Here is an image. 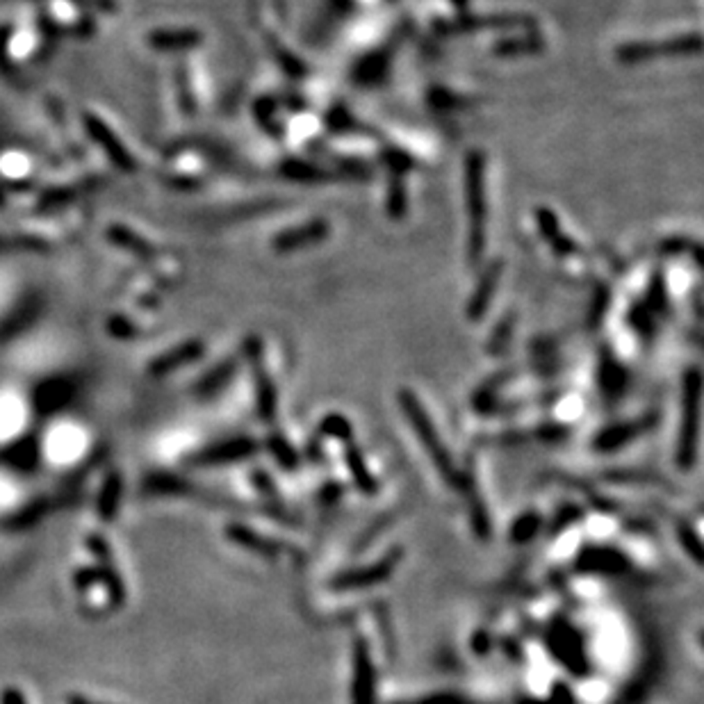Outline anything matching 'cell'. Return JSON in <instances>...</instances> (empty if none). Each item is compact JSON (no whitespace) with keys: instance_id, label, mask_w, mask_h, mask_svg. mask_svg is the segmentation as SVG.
Listing matches in <instances>:
<instances>
[{"instance_id":"obj_1","label":"cell","mask_w":704,"mask_h":704,"mask_svg":"<svg viewBox=\"0 0 704 704\" xmlns=\"http://www.w3.org/2000/svg\"><path fill=\"white\" fill-rule=\"evenodd\" d=\"M467 208L472 214V260L481 256V248L486 244V187H483V162L476 153L467 158Z\"/></svg>"},{"instance_id":"obj_2","label":"cell","mask_w":704,"mask_h":704,"mask_svg":"<svg viewBox=\"0 0 704 704\" xmlns=\"http://www.w3.org/2000/svg\"><path fill=\"white\" fill-rule=\"evenodd\" d=\"M699 50V37L698 34H689V37H680L672 41H634V44H625L618 50V59L620 62H645V59L668 58V55H690Z\"/></svg>"},{"instance_id":"obj_3","label":"cell","mask_w":704,"mask_h":704,"mask_svg":"<svg viewBox=\"0 0 704 704\" xmlns=\"http://www.w3.org/2000/svg\"><path fill=\"white\" fill-rule=\"evenodd\" d=\"M85 123H87V131H89V135L94 137V141H98V146H101V149H105V153L110 156V160H113L114 165L122 167V169H126V171L135 169V162H132L131 153H128L126 149L119 144V140L114 137V132L107 128V123H103L101 119H96L94 114H85Z\"/></svg>"},{"instance_id":"obj_4","label":"cell","mask_w":704,"mask_h":704,"mask_svg":"<svg viewBox=\"0 0 704 704\" xmlns=\"http://www.w3.org/2000/svg\"><path fill=\"white\" fill-rule=\"evenodd\" d=\"M326 230H329L326 221H311V224L285 230V233L278 235L274 247H276L278 251H294V248L311 247V244L320 242V239L326 238Z\"/></svg>"},{"instance_id":"obj_5","label":"cell","mask_w":704,"mask_h":704,"mask_svg":"<svg viewBox=\"0 0 704 704\" xmlns=\"http://www.w3.org/2000/svg\"><path fill=\"white\" fill-rule=\"evenodd\" d=\"M123 495V479L119 476V472H110L107 479L103 481V491L98 497V515L103 520H114V515L119 510V501Z\"/></svg>"},{"instance_id":"obj_6","label":"cell","mask_w":704,"mask_h":704,"mask_svg":"<svg viewBox=\"0 0 704 704\" xmlns=\"http://www.w3.org/2000/svg\"><path fill=\"white\" fill-rule=\"evenodd\" d=\"M201 351H203V345H201V342H187V345L180 347V349H174L167 356H162V358L153 360L151 372L153 375H167V372H174V369L183 367V365H187L190 360H194L196 356H201Z\"/></svg>"},{"instance_id":"obj_7","label":"cell","mask_w":704,"mask_h":704,"mask_svg":"<svg viewBox=\"0 0 704 704\" xmlns=\"http://www.w3.org/2000/svg\"><path fill=\"white\" fill-rule=\"evenodd\" d=\"M253 449L251 442L247 440H235V442H226V445H219V447L208 449V452L199 454L196 456V463H226V461H235L239 456H247L248 452Z\"/></svg>"},{"instance_id":"obj_8","label":"cell","mask_w":704,"mask_h":704,"mask_svg":"<svg viewBox=\"0 0 704 704\" xmlns=\"http://www.w3.org/2000/svg\"><path fill=\"white\" fill-rule=\"evenodd\" d=\"M497 278H500V267H492L491 272L483 276V281L479 283V287H476L474 296H472V302H470V315L474 317H481V312L486 311L488 303H491V296H492V287H495Z\"/></svg>"},{"instance_id":"obj_9","label":"cell","mask_w":704,"mask_h":704,"mask_svg":"<svg viewBox=\"0 0 704 704\" xmlns=\"http://www.w3.org/2000/svg\"><path fill=\"white\" fill-rule=\"evenodd\" d=\"M199 32H156L151 34V44L160 49H187L199 44Z\"/></svg>"},{"instance_id":"obj_10","label":"cell","mask_w":704,"mask_h":704,"mask_svg":"<svg viewBox=\"0 0 704 704\" xmlns=\"http://www.w3.org/2000/svg\"><path fill=\"white\" fill-rule=\"evenodd\" d=\"M5 461L10 463V465L28 470V467H32L34 461H37V445H34L32 440L19 442L16 447H12L10 452H7Z\"/></svg>"},{"instance_id":"obj_11","label":"cell","mask_w":704,"mask_h":704,"mask_svg":"<svg viewBox=\"0 0 704 704\" xmlns=\"http://www.w3.org/2000/svg\"><path fill=\"white\" fill-rule=\"evenodd\" d=\"M0 704H25V698L16 686H7L3 695H0Z\"/></svg>"},{"instance_id":"obj_12","label":"cell","mask_w":704,"mask_h":704,"mask_svg":"<svg viewBox=\"0 0 704 704\" xmlns=\"http://www.w3.org/2000/svg\"><path fill=\"white\" fill-rule=\"evenodd\" d=\"M67 704H103V702H96V699H92V698H85V695L71 693V695H67Z\"/></svg>"}]
</instances>
